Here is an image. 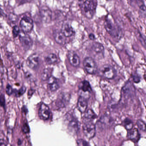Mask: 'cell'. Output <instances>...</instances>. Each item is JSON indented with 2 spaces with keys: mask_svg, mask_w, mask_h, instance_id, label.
I'll list each match as a JSON object with an SVG mask.
<instances>
[{
  "mask_svg": "<svg viewBox=\"0 0 146 146\" xmlns=\"http://www.w3.org/2000/svg\"><path fill=\"white\" fill-rule=\"evenodd\" d=\"M70 96L68 94H62L57 101V105L60 108L65 107L70 100Z\"/></svg>",
  "mask_w": 146,
  "mask_h": 146,
  "instance_id": "obj_16",
  "label": "cell"
},
{
  "mask_svg": "<svg viewBox=\"0 0 146 146\" xmlns=\"http://www.w3.org/2000/svg\"><path fill=\"white\" fill-rule=\"evenodd\" d=\"M135 92V89L131 82H128L122 88V93L125 97H129Z\"/></svg>",
  "mask_w": 146,
  "mask_h": 146,
  "instance_id": "obj_14",
  "label": "cell"
},
{
  "mask_svg": "<svg viewBox=\"0 0 146 146\" xmlns=\"http://www.w3.org/2000/svg\"><path fill=\"white\" fill-rule=\"evenodd\" d=\"M39 63V56L36 54H33L30 55L27 59V65L32 69H35L37 67Z\"/></svg>",
  "mask_w": 146,
  "mask_h": 146,
  "instance_id": "obj_13",
  "label": "cell"
},
{
  "mask_svg": "<svg viewBox=\"0 0 146 146\" xmlns=\"http://www.w3.org/2000/svg\"><path fill=\"white\" fill-rule=\"evenodd\" d=\"M40 13L42 22L46 23L51 22L52 13L51 10L48 7L43 6L42 7Z\"/></svg>",
  "mask_w": 146,
  "mask_h": 146,
  "instance_id": "obj_8",
  "label": "cell"
},
{
  "mask_svg": "<svg viewBox=\"0 0 146 146\" xmlns=\"http://www.w3.org/2000/svg\"><path fill=\"white\" fill-rule=\"evenodd\" d=\"M20 26L25 32H30L33 28V22L29 17H24L20 21Z\"/></svg>",
  "mask_w": 146,
  "mask_h": 146,
  "instance_id": "obj_7",
  "label": "cell"
},
{
  "mask_svg": "<svg viewBox=\"0 0 146 146\" xmlns=\"http://www.w3.org/2000/svg\"><path fill=\"white\" fill-rule=\"evenodd\" d=\"M23 131L25 133H27L30 131L29 127L27 124L25 123L24 124L23 126Z\"/></svg>",
  "mask_w": 146,
  "mask_h": 146,
  "instance_id": "obj_32",
  "label": "cell"
},
{
  "mask_svg": "<svg viewBox=\"0 0 146 146\" xmlns=\"http://www.w3.org/2000/svg\"><path fill=\"white\" fill-rule=\"evenodd\" d=\"M67 57L70 64L72 66L77 67L80 64V58L74 51H69L67 54Z\"/></svg>",
  "mask_w": 146,
  "mask_h": 146,
  "instance_id": "obj_10",
  "label": "cell"
},
{
  "mask_svg": "<svg viewBox=\"0 0 146 146\" xmlns=\"http://www.w3.org/2000/svg\"><path fill=\"white\" fill-rule=\"evenodd\" d=\"M78 146H90L89 143L85 140L79 139L77 141Z\"/></svg>",
  "mask_w": 146,
  "mask_h": 146,
  "instance_id": "obj_27",
  "label": "cell"
},
{
  "mask_svg": "<svg viewBox=\"0 0 146 146\" xmlns=\"http://www.w3.org/2000/svg\"><path fill=\"white\" fill-rule=\"evenodd\" d=\"M34 90H29V94H28L29 95V96H32V94H34Z\"/></svg>",
  "mask_w": 146,
  "mask_h": 146,
  "instance_id": "obj_36",
  "label": "cell"
},
{
  "mask_svg": "<svg viewBox=\"0 0 146 146\" xmlns=\"http://www.w3.org/2000/svg\"><path fill=\"white\" fill-rule=\"evenodd\" d=\"M80 89L82 91L84 92H89L91 93L92 91V88L90 86V84L88 81L87 80H84L81 83L80 85Z\"/></svg>",
  "mask_w": 146,
  "mask_h": 146,
  "instance_id": "obj_21",
  "label": "cell"
},
{
  "mask_svg": "<svg viewBox=\"0 0 146 146\" xmlns=\"http://www.w3.org/2000/svg\"><path fill=\"white\" fill-rule=\"evenodd\" d=\"M104 25L106 30L112 37L116 40H119L121 39L123 35L122 29L117 24L109 17V16L106 17Z\"/></svg>",
  "mask_w": 146,
  "mask_h": 146,
  "instance_id": "obj_1",
  "label": "cell"
},
{
  "mask_svg": "<svg viewBox=\"0 0 146 146\" xmlns=\"http://www.w3.org/2000/svg\"><path fill=\"white\" fill-rule=\"evenodd\" d=\"M100 70L103 76L107 79H113L116 76V70L113 67L109 65L103 66L101 68Z\"/></svg>",
  "mask_w": 146,
  "mask_h": 146,
  "instance_id": "obj_6",
  "label": "cell"
},
{
  "mask_svg": "<svg viewBox=\"0 0 146 146\" xmlns=\"http://www.w3.org/2000/svg\"><path fill=\"white\" fill-rule=\"evenodd\" d=\"M67 128L72 134H76L79 129V124L77 119L72 115L67 117Z\"/></svg>",
  "mask_w": 146,
  "mask_h": 146,
  "instance_id": "obj_5",
  "label": "cell"
},
{
  "mask_svg": "<svg viewBox=\"0 0 146 146\" xmlns=\"http://www.w3.org/2000/svg\"><path fill=\"white\" fill-rule=\"evenodd\" d=\"M83 66L85 70L89 74H94L97 71V64L91 57H87L84 59Z\"/></svg>",
  "mask_w": 146,
  "mask_h": 146,
  "instance_id": "obj_4",
  "label": "cell"
},
{
  "mask_svg": "<svg viewBox=\"0 0 146 146\" xmlns=\"http://www.w3.org/2000/svg\"><path fill=\"white\" fill-rule=\"evenodd\" d=\"M84 114V119H89V120H93L95 119L97 117L96 113L94 112V111L91 109H88L87 111H85Z\"/></svg>",
  "mask_w": 146,
  "mask_h": 146,
  "instance_id": "obj_24",
  "label": "cell"
},
{
  "mask_svg": "<svg viewBox=\"0 0 146 146\" xmlns=\"http://www.w3.org/2000/svg\"><path fill=\"white\" fill-rule=\"evenodd\" d=\"M83 129L84 135L88 138L90 139L94 137L96 134V126L92 120L84 119Z\"/></svg>",
  "mask_w": 146,
  "mask_h": 146,
  "instance_id": "obj_3",
  "label": "cell"
},
{
  "mask_svg": "<svg viewBox=\"0 0 146 146\" xmlns=\"http://www.w3.org/2000/svg\"><path fill=\"white\" fill-rule=\"evenodd\" d=\"M133 80L134 81V82L136 83H138L139 82H140V80H141V78L140 77L137 75V74H135V75H133Z\"/></svg>",
  "mask_w": 146,
  "mask_h": 146,
  "instance_id": "obj_31",
  "label": "cell"
},
{
  "mask_svg": "<svg viewBox=\"0 0 146 146\" xmlns=\"http://www.w3.org/2000/svg\"><path fill=\"white\" fill-rule=\"evenodd\" d=\"M89 37L90 39L92 40H94L96 39L95 36L92 33H91L89 35Z\"/></svg>",
  "mask_w": 146,
  "mask_h": 146,
  "instance_id": "obj_35",
  "label": "cell"
},
{
  "mask_svg": "<svg viewBox=\"0 0 146 146\" xmlns=\"http://www.w3.org/2000/svg\"><path fill=\"white\" fill-rule=\"evenodd\" d=\"M104 50V46L100 42H94L91 46V50L97 55H103Z\"/></svg>",
  "mask_w": 146,
  "mask_h": 146,
  "instance_id": "obj_18",
  "label": "cell"
},
{
  "mask_svg": "<svg viewBox=\"0 0 146 146\" xmlns=\"http://www.w3.org/2000/svg\"><path fill=\"white\" fill-rule=\"evenodd\" d=\"M2 82L1 81V79L0 78V88L2 87Z\"/></svg>",
  "mask_w": 146,
  "mask_h": 146,
  "instance_id": "obj_37",
  "label": "cell"
},
{
  "mask_svg": "<svg viewBox=\"0 0 146 146\" xmlns=\"http://www.w3.org/2000/svg\"><path fill=\"white\" fill-rule=\"evenodd\" d=\"M0 104L2 106L4 107L5 105V96L3 95L0 96Z\"/></svg>",
  "mask_w": 146,
  "mask_h": 146,
  "instance_id": "obj_33",
  "label": "cell"
},
{
  "mask_svg": "<svg viewBox=\"0 0 146 146\" xmlns=\"http://www.w3.org/2000/svg\"><path fill=\"white\" fill-rule=\"evenodd\" d=\"M128 137L131 141L134 142L138 141L140 138V134L138 130L135 128L129 130Z\"/></svg>",
  "mask_w": 146,
  "mask_h": 146,
  "instance_id": "obj_20",
  "label": "cell"
},
{
  "mask_svg": "<svg viewBox=\"0 0 146 146\" xmlns=\"http://www.w3.org/2000/svg\"><path fill=\"white\" fill-rule=\"evenodd\" d=\"M137 125L138 128L143 131H145L146 128H145V123L141 119H139L137 121Z\"/></svg>",
  "mask_w": 146,
  "mask_h": 146,
  "instance_id": "obj_26",
  "label": "cell"
},
{
  "mask_svg": "<svg viewBox=\"0 0 146 146\" xmlns=\"http://www.w3.org/2000/svg\"><path fill=\"white\" fill-rule=\"evenodd\" d=\"M88 102L87 99L83 96H80L77 102V108L81 112L84 113L88 108Z\"/></svg>",
  "mask_w": 146,
  "mask_h": 146,
  "instance_id": "obj_15",
  "label": "cell"
},
{
  "mask_svg": "<svg viewBox=\"0 0 146 146\" xmlns=\"http://www.w3.org/2000/svg\"><path fill=\"white\" fill-rule=\"evenodd\" d=\"M60 31L66 38L71 37L75 34L74 29L71 25L68 23H65L62 25Z\"/></svg>",
  "mask_w": 146,
  "mask_h": 146,
  "instance_id": "obj_12",
  "label": "cell"
},
{
  "mask_svg": "<svg viewBox=\"0 0 146 146\" xmlns=\"http://www.w3.org/2000/svg\"><path fill=\"white\" fill-rule=\"evenodd\" d=\"M79 7L83 15L88 19L92 18L95 13L97 1H79Z\"/></svg>",
  "mask_w": 146,
  "mask_h": 146,
  "instance_id": "obj_2",
  "label": "cell"
},
{
  "mask_svg": "<svg viewBox=\"0 0 146 146\" xmlns=\"http://www.w3.org/2000/svg\"><path fill=\"white\" fill-rule=\"evenodd\" d=\"M6 142L3 139H0V146H7Z\"/></svg>",
  "mask_w": 146,
  "mask_h": 146,
  "instance_id": "obj_34",
  "label": "cell"
},
{
  "mask_svg": "<svg viewBox=\"0 0 146 146\" xmlns=\"http://www.w3.org/2000/svg\"><path fill=\"white\" fill-rule=\"evenodd\" d=\"M20 33L19 28L17 26H15L13 27V36L14 37H17L19 35Z\"/></svg>",
  "mask_w": 146,
  "mask_h": 146,
  "instance_id": "obj_28",
  "label": "cell"
},
{
  "mask_svg": "<svg viewBox=\"0 0 146 146\" xmlns=\"http://www.w3.org/2000/svg\"><path fill=\"white\" fill-rule=\"evenodd\" d=\"M52 69L47 68L45 69L42 74L41 78L43 81H46L49 79L50 77L52 76Z\"/></svg>",
  "mask_w": 146,
  "mask_h": 146,
  "instance_id": "obj_23",
  "label": "cell"
},
{
  "mask_svg": "<svg viewBox=\"0 0 146 146\" xmlns=\"http://www.w3.org/2000/svg\"><path fill=\"white\" fill-rule=\"evenodd\" d=\"M6 92L7 94L8 95H11L13 93V89L12 87L11 86V85L8 84L7 86L6 89Z\"/></svg>",
  "mask_w": 146,
  "mask_h": 146,
  "instance_id": "obj_29",
  "label": "cell"
},
{
  "mask_svg": "<svg viewBox=\"0 0 146 146\" xmlns=\"http://www.w3.org/2000/svg\"><path fill=\"white\" fill-rule=\"evenodd\" d=\"M19 40L22 46L24 49L29 50L32 47L33 44V41L28 35L22 34L19 36Z\"/></svg>",
  "mask_w": 146,
  "mask_h": 146,
  "instance_id": "obj_9",
  "label": "cell"
},
{
  "mask_svg": "<svg viewBox=\"0 0 146 146\" xmlns=\"http://www.w3.org/2000/svg\"><path fill=\"white\" fill-rule=\"evenodd\" d=\"M50 111L49 107L44 103L40 105L39 110V115L41 119L47 120L50 116Z\"/></svg>",
  "mask_w": 146,
  "mask_h": 146,
  "instance_id": "obj_11",
  "label": "cell"
},
{
  "mask_svg": "<svg viewBox=\"0 0 146 146\" xmlns=\"http://www.w3.org/2000/svg\"><path fill=\"white\" fill-rule=\"evenodd\" d=\"M26 90V88L24 87V86H23V87H22V88L20 89V90H19L18 91L17 94V96H20L23 95L25 93Z\"/></svg>",
  "mask_w": 146,
  "mask_h": 146,
  "instance_id": "obj_30",
  "label": "cell"
},
{
  "mask_svg": "<svg viewBox=\"0 0 146 146\" xmlns=\"http://www.w3.org/2000/svg\"><path fill=\"white\" fill-rule=\"evenodd\" d=\"M54 37L56 42L60 45H64L66 42V37L60 31H55L54 34Z\"/></svg>",
  "mask_w": 146,
  "mask_h": 146,
  "instance_id": "obj_17",
  "label": "cell"
},
{
  "mask_svg": "<svg viewBox=\"0 0 146 146\" xmlns=\"http://www.w3.org/2000/svg\"><path fill=\"white\" fill-rule=\"evenodd\" d=\"M124 125L126 129L130 130L133 127V122L129 119L126 118L124 121Z\"/></svg>",
  "mask_w": 146,
  "mask_h": 146,
  "instance_id": "obj_25",
  "label": "cell"
},
{
  "mask_svg": "<svg viewBox=\"0 0 146 146\" xmlns=\"http://www.w3.org/2000/svg\"><path fill=\"white\" fill-rule=\"evenodd\" d=\"M48 81V88L50 91L53 92L58 89L59 88V85L57 82V78L52 76L49 78Z\"/></svg>",
  "mask_w": 146,
  "mask_h": 146,
  "instance_id": "obj_19",
  "label": "cell"
},
{
  "mask_svg": "<svg viewBox=\"0 0 146 146\" xmlns=\"http://www.w3.org/2000/svg\"><path fill=\"white\" fill-rule=\"evenodd\" d=\"M45 60L46 63L48 64H52L57 62L58 57L54 54H50L46 57Z\"/></svg>",
  "mask_w": 146,
  "mask_h": 146,
  "instance_id": "obj_22",
  "label": "cell"
}]
</instances>
